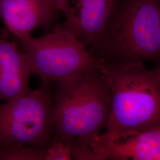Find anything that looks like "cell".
Segmentation results:
<instances>
[{"instance_id":"obj_2","label":"cell","mask_w":160,"mask_h":160,"mask_svg":"<svg viewBox=\"0 0 160 160\" xmlns=\"http://www.w3.org/2000/svg\"><path fill=\"white\" fill-rule=\"evenodd\" d=\"M53 97L55 122L52 140L78 138L88 141L106 129L110 94L99 67L58 81Z\"/></svg>"},{"instance_id":"obj_7","label":"cell","mask_w":160,"mask_h":160,"mask_svg":"<svg viewBox=\"0 0 160 160\" xmlns=\"http://www.w3.org/2000/svg\"><path fill=\"white\" fill-rule=\"evenodd\" d=\"M123 0H75L61 25L93 52L106 34Z\"/></svg>"},{"instance_id":"obj_10","label":"cell","mask_w":160,"mask_h":160,"mask_svg":"<svg viewBox=\"0 0 160 160\" xmlns=\"http://www.w3.org/2000/svg\"><path fill=\"white\" fill-rule=\"evenodd\" d=\"M45 149L23 145L1 147L0 160H45Z\"/></svg>"},{"instance_id":"obj_8","label":"cell","mask_w":160,"mask_h":160,"mask_svg":"<svg viewBox=\"0 0 160 160\" xmlns=\"http://www.w3.org/2000/svg\"><path fill=\"white\" fill-rule=\"evenodd\" d=\"M60 13L52 0H0V18L19 41L35 29L50 28Z\"/></svg>"},{"instance_id":"obj_4","label":"cell","mask_w":160,"mask_h":160,"mask_svg":"<svg viewBox=\"0 0 160 160\" xmlns=\"http://www.w3.org/2000/svg\"><path fill=\"white\" fill-rule=\"evenodd\" d=\"M19 42L32 62L34 75L40 79V86L73 78L100 64V59L61 24L42 37L30 36Z\"/></svg>"},{"instance_id":"obj_6","label":"cell","mask_w":160,"mask_h":160,"mask_svg":"<svg viewBox=\"0 0 160 160\" xmlns=\"http://www.w3.org/2000/svg\"><path fill=\"white\" fill-rule=\"evenodd\" d=\"M88 141L101 160H160V126L103 132Z\"/></svg>"},{"instance_id":"obj_1","label":"cell","mask_w":160,"mask_h":160,"mask_svg":"<svg viewBox=\"0 0 160 160\" xmlns=\"http://www.w3.org/2000/svg\"><path fill=\"white\" fill-rule=\"evenodd\" d=\"M109 88L110 109L104 133L142 130L160 126V65L117 63L100 59Z\"/></svg>"},{"instance_id":"obj_12","label":"cell","mask_w":160,"mask_h":160,"mask_svg":"<svg viewBox=\"0 0 160 160\" xmlns=\"http://www.w3.org/2000/svg\"><path fill=\"white\" fill-rule=\"evenodd\" d=\"M45 151V160H72L68 145L63 139L52 140Z\"/></svg>"},{"instance_id":"obj_5","label":"cell","mask_w":160,"mask_h":160,"mask_svg":"<svg viewBox=\"0 0 160 160\" xmlns=\"http://www.w3.org/2000/svg\"><path fill=\"white\" fill-rule=\"evenodd\" d=\"M40 86L0 103V148L23 145L45 149L51 142L55 122L53 93Z\"/></svg>"},{"instance_id":"obj_13","label":"cell","mask_w":160,"mask_h":160,"mask_svg":"<svg viewBox=\"0 0 160 160\" xmlns=\"http://www.w3.org/2000/svg\"><path fill=\"white\" fill-rule=\"evenodd\" d=\"M59 8L61 12L65 15L68 12L71 4L69 3V0H52Z\"/></svg>"},{"instance_id":"obj_11","label":"cell","mask_w":160,"mask_h":160,"mask_svg":"<svg viewBox=\"0 0 160 160\" xmlns=\"http://www.w3.org/2000/svg\"><path fill=\"white\" fill-rule=\"evenodd\" d=\"M62 139L67 144L72 160H101L94 151L88 141L78 138H67Z\"/></svg>"},{"instance_id":"obj_3","label":"cell","mask_w":160,"mask_h":160,"mask_svg":"<svg viewBox=\"0 0 160 160\" xmlns=\"http://www.w3.org/2000/svg\"><path fill=\"white\" fill-rule=\"evenodd\" d=\"M105 62H160V0H123L92 52Z\"/></svg>"},{"instance_id":"obj_9","label":"cell","mask_w":160,"mask_h":160,"mask_svg":"<svg viewBox=\"0 0 160 160\" xmlns=\"http://www.w3.org/2000/svg\"><path fill=\"white\" fill-rule=\"evenodd\" d=\"M33 75L29 57L16 43L0 38V103L29 92V79Z\"/></svg>"}]
</instances>
